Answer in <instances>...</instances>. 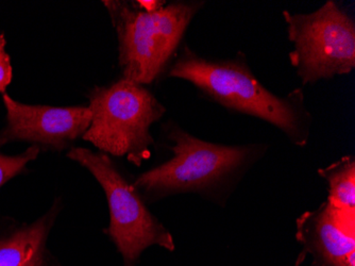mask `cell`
<instances>
[{"mask_svg": "<svg viewBox=\"0 0 355 266\" xmlns=\"http://www.w3.org/2000/svg\"><path fill=\"white\" fill-rule=\"evenodd\" d=\"M168 77L191 82L205 98L229 111L253 116L280 130L291 143L308 145L314 117L304 93L293 90L279 96L255 77L245 53L207 58L184 47L167 71Z\"/></svg>", "mask_w": 355, "mask_h": 266, "instance_id": "6da1fadb", "label": "cell"}, {"mask_svg": "<svg viewBox=\"0 0 355 266\" xmlns=\"http://www.w3.org/2000/svg\"><path fill=\"white\" fill-rule=\"evenodd\" d=\"M165 131L173 142V158L135 180L146 203L193 193L223 208L239 182L268 151L263 143L223 145L205 141L177 124H167Z\"/></svg>", "mask_w": 355, "mask_h": 266, "instance_id": "7a4b0ae2", "label": "cell"}, {"mask_svg": "<svg viewBox=\"0 0 355 266\" xmlns=\"http://www.w3.org/2000/svg\"><path fill=\"white\" fill-rule=\"evenodd\" d=\"M116 31L123 78L151 85L168 67L183 35L205 1H173L146 11L137 1H103Z\"/></svg>", "mask_w": 355, "mask_h": 266, "instance_id": "3957f363", "label": "cell"}, {"mask_svg": "<svg viewBox=\"0 0 355 266\" xmlns=\"http://www.w3.org/2000/svg\"><path fill=\"white\" fill-rule=\"evenodd\" d=\"M92 122L83 139L99 151L141 166L151 153L150 128L166 108L143 85L121 78L89 92Z\"/></svg>", "mask_w": 355, "mask_h": 266, "instance_id": "277c9868", "label": "cell"}, {"mask_svg": "<svg viewBox=\"0 0 355 266\" xmlns=\"http://www.w3.org/2000/svg\"><path fill=\"white\" fill-rule=\"evenodd\" d=\"M67 157L87 169L105 191L110 224L105 230L123 260V266H137L141 253L151 246L168 251L175 245L169 230L147 208L139 192L110 156L87 148L73 147Z\"/></svg>", "mask_w": 355, "mask_h": 266, "instance_id": "5b68a950", "label": "cell"}, {"mask_svg": "<svg viewBox=\"0 0 355 266\" xmlns=\"http://www.w3.org/2000/svg\"><path fill=\"white\" fill-rule=\"evenodd\" d=\"M293 43L289 61L302 85H315L355 69V22L334 0L310 13L283 12Z\"/></svg>", "mask_w": 355, "mask_h": 266, "instance_id": "8992f818", "label": "cell"}, {"mask_svg": "<svg viewBox=\"0 0 355 266\" xmlns=\"http://www.w3.org/2000/svg\"><path fill=\"white\" fill-rule=\"evenodd\" d=\"M7 115L0 130V149L14 142H26L40 151H62L83 138L92 122L89 107L27 105L3 94Z\"/></svg>", "mask_w": 355, "mask_h": 266, "instance_id": "52a82bcc", "label": "cell"}, {"mask_svg": "<svg viewBox=\"0 0 355 266\" xmlns=\"http://www.w3.org/2000/svg\"><path fill=\"white\" fill-rule=\"evenodd\" d=\"M296 239L303 256L313 266H355V212L343 211L328 201L301 214L296 221Z\"/></svg>", "mask_w": 355, "mask_h": 266, "instance_id": "ba28073f", "label": "cell"}, {"mask_svg": "<svg viewBox=\"0 0 355 266\" xmlns=\"http://www.w3.org/2000/svg\"><path fill=\"white\" fill-rule=\"evenodd\" d=\"M60 210L57 199L30 224L0 216V266H51L47 241Z\"/></svg>", "mask_w": 355, "mask_h": 266, "instance_id": "9c48e42d", "label": "cell"}, {"mask_svg": "<svg viewBox=\"0 0 355 266\" xmlns=\"http://www.w3.org/2000/svg\"><path fill=\"white\" fill-rule=\"evenodd\" d=\"M328 185V203L347 212H355V159L345 156L334 163L318 169Z\"/></svg>", "mask_w": 355, "mask_h": 266, "instance_id": "30bf717a", "label": "cell"}, {"mask_svg": "<svg viewBox=\"0 0 355 266\" xmlns=\"http://www.w3.org/2000/svg\"><path fill=\"white\" fill-rule=\"evenodd\" d=\"M40 148L30 146L19 155L9 156L0 151V189L10 180L28 172V164L39 157Z\"/></svg>", "mask_w": 355, "mask_h": 266, "instance_id": "8fae6325", "label": "cell"}, {"mask_svg": "<svg viewBox=\"0 0 355 266\" xmlns=\"http://www.w3.org/2000/svg\"><path fill=\"white\" fill-rule=\"evenodd\" d=\"M5 35L0 33V93L6 94L7 88L9 87L13 77V69H12L11 58L6 51Z\"/></svg>", "mask_w": 355, "mask_h": 266, "instance_id": "7c38bea8", "label": "cell"}]
</instances>
